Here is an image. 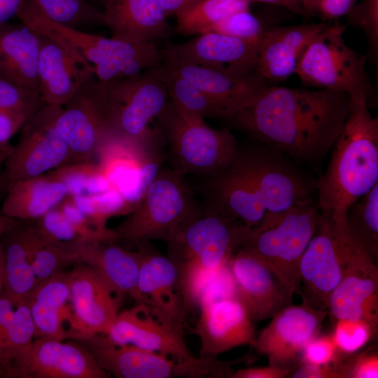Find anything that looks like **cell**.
Returning <instances> with one entry per match:
<instances>
[{
    "label": "cell",
    "mask_w": 378,
    "mask_h": 378,
    "mask_svg": "<svg viewBox=\"0 0 378 378\" xmlns=\"http://www.w3.org/2000/svg\"><path fill=\"white\" fill-rule=\"evenodd\" d=\"M350 102L345 91L270 85L227 120L260 143L314 164L332 148Z\"/></svg>",
    "instance_id": "1"
},
{
    "label": "cell",
    "mask_w": 378,
    "mask_h": 378,
    "mask_svg": "<svg viewBox=\"0 0 378 378\" xmlns=\"http://www.w3.org/2000/svg\"><path fill=\"white\" fill-rule=\"evenodd\" d=\"M369 107L365 97L351 95L347 118L317 183L321 213L338 227L346 225L351 205L378 183V118Z\"/></svg>",
    "instance_id": "2"
},
{
    "label": "cell",
    "mask_w": 378,
    "mask_h": 378,
    "mask_svg": "<svg viewBox=\"0 0 378 378\" xmlns=\"http://www.w3.org/2000/svg\"><path fill=\"white\" fill-rule=\"evenodd\" d=\"M223 208L206 200L192 203L167 241L168 257L181 280L222 268L253 233Z\"/></svg>",
    "instance_id": "3"
},
{
    "label": "cell",
    "mask_w": 378,
    "mask_h": 378,
    "mask_svg": "<svg viewBox=\"0 0 378 378\" xmlns=\"http://www.w3.org/2000/svg\"><path fill=\"white\" fill-rule=\"evenodd\" d=\"M158 118L168 144L170 168L184 177L216 172L238 152L239 146L228 129L214 130L204 120L183 118L169 99Z\"/></svg>",
    "instance_id": "4"
},
{
    "label": "cell",
    "mask_w": 378,
    "mask_h": 378,
    "mask_svg": "<svg viewBox=\"0 0 378 378\" xmlns=\"http://www.w3.org/2000/svg\"><path fill=\"white\" fill-rule=\"evenodd\" d=\"M345 29L346 26L338 20L328 21L309 44L295 74L302 83L316 89L364 96L370 106L374 97L365 69L366 59L345 43Z\"/></svg>",
    "instance_id": "5"
},
{
    "label": "cell",
    "mask_w": 378,
    "mask_h": 378,
    "mask_svg": "<svg viewBox=\"0 0 378 378\" xmlns=\"http://www.w3.org/2000/svg\"><path fill=\"white\" fill-rule=\"evenodd\" d=\"M193 202L184 176L170 167L160 169L127 218L113 229L118 241L136 247L151 240L167 243Z\"/></svg>",
    "instance_id": "6"
},
{
    "label": "cell",
    "mask_w": 378,
    "mask_h": 378,
    "mask_svg": "<svg viewBox=\"0 0 378 378\" xmlns=\"http://www.w3.org/2000/svg\"><path fill=\"white\" fill-rule=\"evenodd\" d=\"M321 211L314 201L293 206L265 227H255L241 246L272 270L292 290H299L301 258L316 230Z\"/></svg>",
    "instance_id": "7"
},
{
    "label": "cell",
    "mask_w": 378,
    "mask_h": 378,
    "mask_svg": "<svg viewBox=\"0 0 378 378\" xmlns=\"http://www.w3.org/2000/svg\"><path fill=\"white\" fill-rule=\"evenodd\" d=\"M118 108L107 83L87 82L60 109L57 129L74 162L91 161L117 130Z\"/></svg>",
    "instance_id": "8"
},
{
    "label": "cell",
    "mask_w": 378,
    "mask_h": 378,
    "mask_svg": "<svg viewBox=\"0 0 378 378\" xmlns=\"http://www.w3.org/2000/svg\"><path fill=\"white\" fill-rule=\"evenodd\" d=\"M234 160L258 193L265 216L313 200L317 183L304 177L281 152L262 144L258 148L239 147Z\"/></svg>",
    "instance_id": "9"
},
{
    "label": "cell",
    "mask_w": 378,
    "mask_h": 378,
    "mask_svg": "<svg viewBox=\"0 0 378 378\" xmlns=\"http://www.w3.org/2000/svg\"><path fill=\"white\" fill-rule=\"evenodd\" d=\"M62 106L45 104L25 121L17 144L6 159L3 182L39 176L74 162L59 133L56 119Z\"/></svg>",
    "instance_id": "10"
},
{
    "label": "cell",
    "mask_w": 378,
    "mask_h": 378,
    "mask_svg": "<svg viewBox=\"0 0 378 378\" xmlns=\"http://www.w3.org/2000/svg\"><path fill=\"white\" fill-rule=\"evenodd\" d=\"M72 340L80 343L104 370L118 378L213 377L217 368V360L180 363L134 345L115 344L104 334Z\"/></svg>",
    "instance_id": "11"
},
{
    "label": "cell",
    "mask_w": 378,
    "mask_h": 378,
    "mask_svg": "<svg viewBox=\"0 0 378 378\" xmlns=\"http://www.w3.org/2000/svg\"><path fill=\"white\" fill-rule=\"evenodd\" d=\"M344 257L342 278L331 293L328 311L339 319L377 322L378 270L375 261L347 225L339 231Z\"/></svg>",
    "instance_id": "12"
},
{
    "label": "cell",
    "mask_w": 378,
    "mask_h": 378,
    "mask_svg": "<svg viewBox=\"0 0 378 378\" xmlns=\"http://www.w3.org/2000/svg\"><path fill=\"white\" fill-rule=\"evenodd\" d=\"M106 83L118 108L117 130L110 139L132 148L146 146L156 133L148 128L149 122L169 101L165 86L148 70Z\"/></svg>",
    "instance_id": "13"
},
{
    "label": "cell",
    "mask_w": 378,
    "mask_h": 378,
    "mask_svg": "<svg viewBox=\"0 0 378 378\" xmlns=\"http://www.w3.org/2000/svg\"><path fill=\"white\" fill-rule=\"evenodd\" d=\"M344 266L337 227L321 213L316 230L300 262L298 293L302 303L315 309L328 310L330 296L342 278Z\"/></svg>",
    "instance_id": "14"
},
{
    "label": "cell",
    "mask_w": 378,
    "mask_h": 378,
    "mask_svg": "<svg viewBox=\"0 0 378 378\" xmlns=\"http://www.w3.org/2000/svg\"><path fill=\"white\" fill-rule=\"evenodd\" d=\"M92 354L70 340L36 337L29 350L4 372V377L108 378Z\"/></svg>",
    "instance_id": "15"
},
{
    "label": "cell",
    "mask_w": 378,
    "mask_h": 378,
    "mask_svg": "<svg viewBox=\"0 0 378 378\" xmlns=\"http://www.w3.org/2000/svg\"><path fill=\"white\" fill-rule=\"evenodd\" d=\"M69 340L106 334L120 312V298L92 268L74 265L69 270Z\"/></svg>",
    "instance_id": "16"
},
{
    "label": "cell",
    "mask_w": 378,
    "mask_h": 378,
    "mask_svg": "<svg viewBox=\"0 0 378 378\" xmlns=\"http://www.w3.org/2000/svg\"><path fill=\"white\" fill-rule=\"evenodd\" d=\"M16 17L22 24L69 46L92 66L160 51L154 42L132 43L106 38L57 23L44 16L28 0Z\"/></svg>",
    "instance_id": "17"
},
{
    "label": "cell",
    "mask_w": 378,
    "mask_h": 378,
    "mask_svg": "<svg viewBox=\"0 0 378 378\" xmlns=\"http://www.w3.org/2000/svg\"><path fill=\"white\" fill-rule=\"evenodd\" d=\"M227 265L234 282V296L253 323L272 318L292 304L293 290L247 250L241 247Z\"/></svg>",
    "instance_id": "18"
},
{
    "label": "cell",
    "mask_w": 378,
    "mask_h": 378,
    "mask_svg": "<svg viewBox=\"0 0 378 378\" xmlns=\"http://www.w3.org/2000/svg\"><path fill=\"white\" fill-rule=\"evenodd\" d=\"M198 304L200 316L190 331L200 340L199 358L215 360L231 349L252 344L255 338L253 321L234 296L202 298Z\"/></svg>",
    "instance_id": "19"
},
{
    "label": "cell",
    "mask_w": 378,
    "mask_h": 378,
    "mask_svg": "<svg viewBox=\"0 0 378 378\" xmlns=\"http://www.w3.org/2000/svg\"><path fill=\"white\" fill-rule=\"evenodd\" d=\"M136 248L141 255L138 288L144 304L161 321L183 330L188 309L178 268L150 242Z\"/></svg>",
    "instance_id": "20"
},
{
    "label": "cell",
    "mask_w": 378,
    "mask_h": 378,
    "mask_svg": "<svg viewBox=\"0 0 378 378\" xmlns=\"http://www.w3.org/2000/svg\"><path fill=\"white\" fill-rule=\"evenodd\" d=\"M260 41L241 39L209 31L181 43H167L161 58L244 75L256 71Z\"/></svg>",
    "instance_id": "21"
},
{
    "label": "cell",
    "mask_w": 378,
    "mask_h": 378,
    "mask_svg": "<svg viewBox=\"0 0 378 378\" xmlns=\"http://www.w3.org/2000/svg\"><path fill=\"white\" fill-rule=\"evenodd\" d=\"M328 313L291 304L272 317L251 345L268 358L270 365L290 368L288 365L318 335Z\"/></svg>",
    "instance_id": "22"
},
{
    "label": "cell",
    "mask_w": 378,
    "mask_h": 378,
    "mask_svg": "<svg viewBox=\"0 0 378 378\" xmlns=\"http://www.w3.org/2000/svg\"><path fill=\"white\" fill-rule=\"evenodd\" d=\"M104 335L115 344L134 345L164 354L180 363H195L202 360L186 345L183 330L161 321L144 303H136L120 312Z\"/></svg>",
    "instance_id": "23"
},
{
    "label": "cell",
    "mask_w": 378,
    "mask_h": 378,
    "mask_svg": "<svg viewBox=\"0 0 378 378\" xmlns=\"http://www.w3.org/2000/svg\"><path fill=\"white\" fill-rule=\"evenodd\" d=\"M38 92L46 104L63 106L87 82L93 66L69 46L40 33Z\"/></svg>",
    "instance_id": "24"
},
{
    "label": "cell",
    "mask_w": 378,
    "mask_h": 378,
    "mask_svg": "<svg viewBox=\"0 0 378 378\" xmlns=\"http://www.w3.org/2000/svg\"><path fill=\"white\" fill-rule=\"evenodd\" d=\"M161 62L212 98L223 110L226 120L254 102L270 86L258 72L238 75L168 58H161Z\"/></svg>",
    "instance_id": "25"
},
{
    "label": "cell",
    "mask_w": 378,
    "mask_h": 378,
    "mask_svg": "<svg viewBox=\"0 0 378 378\" xmlns=\"http://www.w3.org/2000/svg\"><path fill=\"white\" fill-rule=\"evenodd\" d=\"M328 21L267 29L258 49L256 71L269 83H279L296 73L312 39Z\"/></svg>",
    "instance_id": "26"
},
{
    "label": "cell",
    "mask_w": 378,
    "mask_h": 378,
    "mask_svg": "<svg viewBox=\"0 0 378 378\" xmlns=\"http://www.w3.org/2000/svg\"><path fill=\"white\" fill-rule=\"evenodd\" d=\"M78 264L95 270L122 299L128 296L136 303H144L138 288L141 255L115 241L84 242L72 246Z\"/></svg>",
    "instance_id": "27"
},
{
    "label": "cell",
    "mask_w": 378,
    "mask_h": 378,
    "mask_svg": "<svg viewBox=\"0 0 378 378\" xmlns=\"http://www.w3.org/2000/svg\"><path fill=\"white\" fill-rule=\"evenodd\" d=\"M105 26L114 38L149 43L169 35L167 16L158 0H105Z\"/></svg>",
    "instance_id": "28"
},
{
    "label": "cell",
    "mask_w": 378,
    "mask_h": 378,
    "mask_svg": "<svg viewBox=\"0 0 378 378\" xmlns=\"http://www.w3.org/2000/svg\"><path fill=\"white\" fill-rule=\"evenodd\" d=\"M202 177L206 200L223 208L250 227L260 223L266 210L234 158L220 170Z\"/></svg>",
    "instance_id": "29"
},
{
    "label": "cell",
    "mask_w": 378,
    "mask_h": 378,
    "mask_svg": "<svg viewBox=\"0 0 378 378\" xmlns=\"http://www.w3.org/2000/svg\"><path fill=\"white\" fill-rule=\"evenodd\" d=\"M25 300L34 323L36 338L69 340V270L37 282Z\"/></svg>",
    "instance_id": "30"
},
{
    "label": "cell",
    "mask_w": 378,
    "mask_h": 378,
    "mask_svg": "<svg viewBox=\"0 0 378 378\" xmlns=\"http://www.w3.org/2000/svg\"><path fill=\"white\" fill-rule=\"evenodd\" d=\"M39 50L37 31L22 23L0 24V80L38 92Z\"/></svg>",
    "instance_id": "31"
},
{
    "label": "cell",
    "mask_w": 378,
    "mask_h": 378,
    "mask_svg": "<svg viewBox=\"0 0 378 378\" xmlns=\"http://www.w3.org/2000/svg\"><path fill=\"white\" fill-rule=\"evenodd\" d=\"M0 211L19 221H34L68 197L64 184L50 172L6 185Z\"/></svg>",
    "instance_id": "32"
},
{
    "label": "cell",
    "mask_w": 378,
    "mask_h": 378,
    "mask_svg": "<svg viewBox=\"0 0 378 378\" xmlns=\"http://www.w3.org/2000/svg\"><path fill=\"white\" fill-rule=\"evenodd\" d=\"M31 221H19L1 238L4 293L16 305L30 295L37 284L31 265Z\"/></svg>",
    "instance_id": "33"
},
{
    "label": "cell",
    "mask_w": 378,
    "mask_h": 378,
    "mask_svg": "<svg viewBox=\"0 0 378 378\" xmlns=\"http://www.w3.org/2000/svg\"><path fill=\"white\" fill-rule=\"evenodd\" d=\"M147 70L164 84L169 101L183 118L225 119L223 110L212 98L192 83L167 68L162 62Z\"/></svg>",
    "instance_id": "34"
},
{
    "label": "cell",
    "mask_w": 378,
    "mask_h": 378,
    "mask_svg": "<svg viewBox=\"0 0 378 378\" xmlns=\"http://www.w3.org/2000/svg\"><path fill=\"white\" fill-rule=\"evenodd\" d=\"M248 0H195L176 14V31L185 36L211 31L227 16L249 10Z\"/></svg>",
    "instance_id": "35"
},
{
    "label": "cell",
    "mask_w": 378,
    "mask_h": 378,
    "mask_svg": "<svg viewBox=\"0 0 378 378\" xmlns=\"http://www.w3.org/2000/svg\"><path fill=\"white\" fill-rule=\"evenodd\" d=\"M48 19L62 25L85 31L105 26L103 12L86 0H28Z\"/></svg>",
    "instance_id": "36"
},
{
    "label": "cell",
    "mask_w": 378,
    "mask_h": 378,
    "mask_svg": "<svg viewBox=\"0 0 378 378\" xmlns=\"http://www.w3.org/2000/svg\"><path fill=\"white\" fill-rule=\"evenodd\" d=\"M346 223L375 261L378 256V183L351 205Z\"/></svg>",
    "instance_id": "37"
},
{
    "label": "cell",
    "mask_w": 378,
    "mask_h": 378,
    "mask_svg": "<svg viewBox=\"0 0 378 378\" xmlns=\"http://www.w3.org/2000/svg\"><path fill=\"white\" fill-rule=\"evenodd\" d=\"M35 338L34 323L24 300L15 305L7 332L1 366L4 373L29 350Z\"/></svg>",
    "instance_id": "38"
},
{
    "label": "cell",
    "mask_w": 378,
    "mask_h": 378,
    "mask_svg": "<svg viewBox=\"0 0 378 378\" xmlns=\"http://www.w3.org/2000/svg\"><path fill=\"white\" fill-rule=\"evenodd\" d=\"M36 232L31 247V265L37 282L78 264L71 246L47 243Z\"/></svg>",
    "instance_id": "39"
},
{
    "label": "cell",
    "mask_w": 378,
    "mask_h": 378,
    "mask_svg": "<svg viewBox=\"0 0 378 378\" xmlns=\"http://www.w3.org/2000/svg\"><path fill=\"white\" fill-rule=\"evenodd\" d=\"M32 222L40 237L47 243L72 246L88 242L66 218L59 206Z\"/></svg>",
    "instance_id": "40"
},
{
    "label": "cell",
    "mask_w": 378,
    "mask_h": 378,
    "mask_svg": "<svg viewBox=\"0 0 378 378\" xmlns=\"http://www.w3.org/2000/svg\"><path fill=\"white\" fill-rule=\"evenodd\" d=\"M45 104L37 91L0 80V113L30 116Z\"/></svg>",
    "instance_id": "41"
},
{
    "label": "cell",
    "mask_w": 378,
    "mask_h": 378,
    "mask_svg": "<svg viewBox=\"0 0 378 378\" xmlns=\"http://www.w3.org/2000/svg\"><path fill=\"white\" fill-rule=\"evenodd\" d=\"M374 330L365 320L339 319L336 321L332 337L337 350L351 354L369 342Z\"/></svg>",
    "instance_id": "42"
},
{
    "label": "cell",
    "mask_w": 378,
    "mask_h": 378,
    "mask_svg": "<svg viewBox=\"0 0 378 378\" xmlns=\"http://www.w3.org/2000/svg\"><path fill=\"white\" fill-rule=\"evenodd\" d=\"M349 22L363 31L370 56L375 62L378 51V0H362L345 15Z\"/></svg>",
    "instance_id": "43"
},
{
    "label": "cell",
    "mask_w": 378,
    "mask_h": 378,
    "mask_svg": "<svg viewBox=\"0 0 378 378\" xmlns=\"http://www.w3.org/2000/svg\"><path fill=\"white\" fill-rule=\"evenodd\" d=\"M267 30L250 10L236 12L216 23L211 31L252 41H260Z\"/></svg>",
    "instance_id": "44"
},
{
    "label": "cell",
    "mask_w": 378,
    "mask_h": 378,
    "mask_svg": "<svg viewBox=\"0 0 378 378\" xmlns=\"http://www.w3.org/2000/svg\"><path fill=\"white\" fill-rule=\"evenodd\" d=\"M91 161L72 162L50 172L67 188L70 197L86 195L90 178L99 169Z\"/></svg>",
    "instance_id": "45"
},
{
    "label": "cell",
    "mask_w": 378,
    "mask_h": 378,
    "mask_svg": "<svg viewBox=\"0 0 378 378\" xmlns=\"http://www.w3.org/2000/svg\"><path fill=\"white\" fill-rule=\"evenodd\" d=\"M337 351L332 335H318L302 350V361L303 363L329 365L335 360Z\"/></svg>",
    "instance_id": "46"
},
{
    "label": "cell",
    "mask_w": 378,
    "mask_h": 378,
    "mask_svg": "<svg viewBox=\"0 0 378 378\" xmlns=\"http://www.w3.org/2000/svg\"><path fill=\"white\" fill-rule=\"evenodd\" d=\"M356 0H304L307 15L332 21L345 15Z\"/></svg>",
    "instance_id": "47"
},
{
    "label": "cell",
    "mask_w": 378,
    "mask_h": 378,
    "mask_svg": "<svg viewBox=\"0 0 378 378\" xmlns=\"http://www.w3.org/2000/svg\"><path fill=\"white\" fill-rule=\"evenodd\" d=\"M346 377L377 378V354H366L354 360L348 368L344 366Z\"/></svg>",
    "instance_id": "48"
},
{
    "label": "cell",
    "mask_w": 378,
    "mask_h": 378,
    "mask_svg": "<svg viewBox=\"0 0 378 378\" xmlns=\"http://www.w3.org/2000/svg\"><path fill=\"white\" fill-rule=\"evenodd\" d=\"M293 378H341L346 377L344 366L304 363L291 376Z\"/></svg>",
    "instance_id": "49"
},
{
    "label": "cell",
    "mask_w": 378,
    "mask_h": 378,
    "mask_svg": "<svg viewBox=\"0 0 378 378\" xmlns=\"http://www.w3.org/2000/svg\"><path fill=\"white\" fill-rule=\"evenodd\" d=\"M29 117L21 113H0V145L8 144Z\"/></svg>",
    "instance_id": "50"
},
{
    "label": "cell",
    "mask_w": 378,
    "mask_h": 378,
    "mask_svg": "<svg viewBox=\"0 0 378 378\" xmlns=\"http://www.w3.org/2000/svg\"><path fill=\"white\" fill-rule=\"evenodd\" d=\"M291 368L274 365L260 368H250L239 370L231 374L233 378H283L291 372Z\"/></svg>",
    "instance_id": "51"
},
{
    "label": "cell",
    "mask_w": 378,
    "mask_h": 378,
    "mask_svg": "<svg viewBox=\"0 0 378 378\" xmlns=\"http://www.w3.org/2000/svg\"><path fill=\"white\" fill-rule=\"evenodd\" d=\"M15 304L5 294L0 298V368L3 363V354L7 332L14 312ZM2 370V369H1ZM4 372V371H3Z\"/></svg>",
    "instance_id": "52"
},
{
    "label": "cell",
    "mask_w": 378,
    "mask_h": 378,
    "mask_svg": "<svg viewBox=\"0 0 378 378\" xmlns=\"http://www.w3.org/2000/svg\"><path fill=\"white\" fill-rule=\"evenodd\" d=\"M25 0H0V24L17 16Z\"/></svg>",
    "instance_id": "53"
},
{
    "label": "cell",
    "mask_w": 378,
    "mask_h": 378,
    "mask_svg": "<svg viewBox=\"0 0 378 378\" xmlns=\"http://www.w3.org/2000/svg\"><path fill=\"white\" fill-rule=\"evenodd\" d=\"M259 1L267 4L279 6L304 16H307L304 8V0H248Z\"/></svg>",
    "instance_id": "54"
},
{
    "label": "cell",
    "mask_w": 378,
    "mask_h": 378,
    "mask_svg": "<svg viewBox=\"0 0 378 378\" xmlns=\"http://www.w3.org/2000/svg\"><path fill=\"white\" fill-rule=\"evenodd\" d=\"M195 0H158L167 17L176 15Z\"/></svg>",
    "instance_id": "55"
},
{
    "label": "cell",
    "mask_w": 378,
    "mask_h": 378,
    "mask_svg": "<svg viewBox=\"0 0 378 378\" xmlns=\"http://www.w3.org/2000/svg\"><path fill=\"white\" fill-rule=\"evenodd\" d=\"M12 148V146L9 144L0 145V186L3 183V171L4 162L6 158L9 155Z\"/></svg>",
    "instance_id": "56"
},
{
    "label": "cell",
    "mask_w": 378,
    "mask_h": 378,
    "mask_svg": "<svg viewBox=\"0 0 378 378\" xmlns=\"http://www.w3.org/2000/svg\"><path fill=\"white\" fill-rule=\"evenodd\" d=\"M17 220L11 219L0 211V239L3 235L8 231L15 223Z\"/></svg>",
    "instance_id": "57"
},
{
    "label": "cell",
    "mask_w": 378,
    "mask_h": 378,
    "mask_svg": "<svg viewBox=\"0 0 378 378\" xmlns=\"http://www.w3.org/2000/svg\"><path fill=\"white\" fill-rule=\"evenodd\" d=\"M4 293V251L0 239V298Z\"/></svg>",
    "instance_id": "58"
},
{
    "label": "cell",
    "mask_w": 378,
    "mask_h": 378,
    "mask_svg": "<svg viewBox=\"0 0 378 378\" xmlns=\"http://www.w3.org/2000/svg\"><path fill=\"white\" fill-rule=\"evenodd\" d=\"M88 3L92 5L93 3H97L103 5L105 0H86Z\"/></svg>",
    "instance_id": "59"
},
{
    "label": "cell",
    "mask_w": 378,
    "mask_h": 378,
    "mask_svg": "<svg viewBox=\"0 0 378 378\" xmlns=\"http://www.w3.org/2000/svg\"><path fill=\"white\" fill-rule=\"evenodd\" d=\"M0 377H4V373L1 368H0Z\"/></svg>",
    "instance_id": "60"
}]
</instances>
